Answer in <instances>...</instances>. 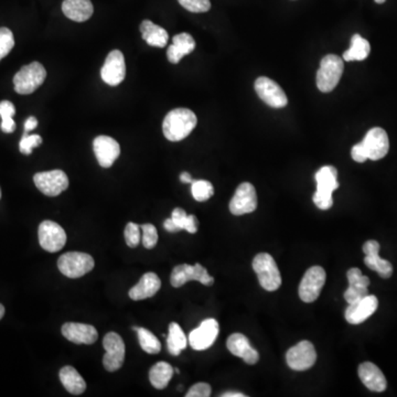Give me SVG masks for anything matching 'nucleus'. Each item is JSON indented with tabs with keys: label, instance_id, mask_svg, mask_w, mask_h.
Masks as SVG:
<instances>
[{
	"label": "nucleus",
	"instance_id": "nucleus-25",
	"mask_svg": "<svg viewBox=\"0 0 397 397\" xmlns=\"http://www.w3.org/2000/svg\"><path fill=\"white\" fill-rule=\"evenodd\" d=\"M359 376L362 383L373 392H383L387 389V382L383 372L374 363L364 362L359 366Z\"/></svg>",
	"mask_w": 397,
	"mask_h": 397
},
{
	"label": "nucleus",
	"instance_id": "nucleus-7",
	"mask_svg": "<svg viewBox=\"0 0 397 397\" xmlns=\"http://www.w3.org/2000/svg\"><path fill=\"white\" fill-rule=\"evenodd\" d=\"M95 262L91 255L82 251H69L62 255L58 260V267L64 276L79 278L90 273Z\"/></svg>",
	"mask_w": 397,
	"mask_h": 397
},
{
	"label": "nucleus",
	"instance_id": "nucleus-41",
	"mask_svg": "<svg viewBox=\"0 0 397 397\" xmlns=\"http://www.w3.org/2000/svg\"><path fill=\"white\" fill-rule=\"evenodd\" d=\"M183 8L190 13H207L211 9L210 0H178Z\"/></svg>",
	"mask_w": 397,
	"mask_h": 397
},
{
	"label": "nucleus",
	"instance_id": "nucleus-3",
	"mask_svg": "<svg viewBox=\"0 0 397 397\" xmlns=\"http://www.w3.org/2000/svg\"><path fill=\"white\" fill-rule=\"evenodd\" d=\"M317 190L313 194V203L319 209L329 210L334 204L332 194L339 188L338 182V171L332 166H325L316 173Z\"/></svg>",
	"mask_w": 397,
	"mask_h": 397
},
{
	"label": "nucleus",
	"instance_id": "nucleus-42",
	"mask_svg": "<svg viewBox=\"0 0 397 397\" xmlns=\"http://www.w3.org/2000/svg\"><path fill=\"white\" fill-rule=\"evenodd\" d=\"M212 389L208 383H196L185 394L187 397H209Z\"/></svg>",
	"mask_w": 397,
	"mask_h": 397
},
{
	"label": "nucleus",
	"instance_id": "nucleus-6",
	"mask_svg": "<svg viewBox=\"0 0 397 397\" xmlns=\"http://www.w3.org/2000/svg\"><path fill=\"white\" fill-rule=\"evenodd\" d=\"M253 270L265 290L275 291L281 287V273L272 255L268 253L257 254L253 260Z\"/></svg>",
	"mask_w": 397,
	"mask_h": 397
},
{
	"label": "nucleus",
	"instance_id": "nucleus-30",
	"mask_svg": "<svg viewBox=\"0 0 397 397\" xmlns=\"http://www.w3.org/2000/svg\"><path fill=\"white\" fill-rule=\"evenodd\" d=\"M64 389L73 395H81L86 389V383L81 374L73 366H64L59 374Z\"/></svg>",
	"mask_w": 397,
	"mask_h": 397
},
{
	"label": "nucleus",
	"instance_id": "nucleus-26",
	"mask_svg": "<svg viewBox=\"0 0 397 397\" xmlns=\"http://www.w3.org/2000/svg\"><path fill=\"white\" fill-rule=\"evenodd\" d=\"M162 281L155 273H146L141 281L130 290V299L143 300L151 298L160 290Z\"/></svg>",
	"mask_w": 397,
	"mask_h": 397
},
{
	"label": "nucleus",
	"instance_id": "nucleus-11",
	"mask_svg": "<svg viewBox=\"0 0 397 397\" xmlns=\"http://www.w3.org/2000/svg\"><path fill=\"white\" fill-rule=\"evenodd\" d=\"M326 272L321 266H313L306 272L299 285V297L304 302H313L318 299L321 289L326 283Z\"/></svg>",
	"mask_w": 397,
	"mask_h": 397
},
{
	"label": "nucleus",
	"instance_id": "nucleus-16",
	"mask_svg": "<svg viewBox=\"0 0 397 397\" xmlns=\"http://www.w3.org/2000/svg\"><path fill=\"white\" fill-rule=\"evenodd\" d=\"M220 327L215 319H205L201 325L194 330L191 331L189 336V343L192 349L196 351H203L213 345L217 336H219Z\"/></svg>",
	"mask_w": 397,
	"mask_h": 397
},
{
	"label": "nucleus",
	"instance_id": "nucleus-15",
	"mask_svg": "<svg viewBox=\"0 0 397 397\" xmlns=\"http://www.w3.org/2000/svg\"><path fill=\"white\" fill-rule=\"evenodd\" d=\"M257 208V194L254 185L244 182L238 185L230 202V211L233 215H249Z\"/></svg>",
	"mask_w": 397,
	"mask_h": 397
},
{
	"label": "nucleus",
	"instance_id": "nucleus-36",
	"mask_svg": "<svg viewBox=\"0 0 397 397\" xmlns=\"http://www.w3.org/2000/svg\"><path fill=\"white\" fill-rule=\"evenodd\" d=\"M191 192L196 201L204 202L208 201L215 194V188L209 181L194 180L191 183Z\"/></svg>",
	"mask_w": 397,
	"mask_h": 397
},
{
	"label": "nucleus",
	"instance_id": "nucleus-1",
	"mask_svg": "<svg viewBox=\"0 0 397 397\" xmlns=\"http://www.w3.org/2000/svg\"><path fill=\"white\" fill-rule=\"evenodd\" d=\"M389 150V136L383 128L374 127L366 132V137L361 143L353 146L351 150L355 162L362 164L368 159L376 162L387 156Z\"/></svg>",
	"mask_w": 397,
	"mask_h": 397
},
{
	"label": "nucleus",
	"instance_id": "nucleus-19",
	"mask_svg": "<svg viewBox=\"0 0 397 397\" xmlns=\"http://www.w3.org/2000/svg\"><path fill=\"white\" fill-rule=\"evenodd\" d=\"M379 307V300L374 295H368L355 304H350L345 309L344 317L351 325H360L375 313Z\"/></svg>",
	"mask_w": 397,
	"mask_h": 397
},
{
	"label": "nucleus",
	"instance_id": "nucleus-43",
	"mask_svg": "<svg viewBox=\"0 0 397 397\" xmlns=\"http://www.w3.org/2000/svg\"><path fill=\"white\" fill-rule=\"evenodd\" d=\"M37 126V118L33 116H30L29 118L26 119V122L24 123V132H31V130H36Z\"/></svg>",
	"mask_w": 397,
	"mask_h": 397
},
{
	"label": "nucleus",
	"instance_id": "nucleus-18",
	"mask_svg": "<svg viewBox=\"0 0 397 397\" xmlns=\"http://www.w3.org/2000/svg\"><path fill=\"white\" fill-rule=\"evenodd\" d=\"M93 149L98 159V164L103 168L113 166L120 155V147L114 138L101 135L93 141Z\"/></svg>",
	"mask_w": 397,
	"mask_h": 397
},
{
	"label": "nucleus",
	"instance_id": "nucleus-46",
	"mask_svg": "<svg viewBox=\"0 0 397 397\" xmlns=\"http://www.w3.org/2000/svg\"><path fill=\"white\" fill-rule=\"evenodd\" d=\"M3 316H5V307L0 304V319H3Z\"/></svg>",
	"mask_w": 397,
	"mask_h": 397
},
{
	"label": "nucleus",
	"instance_id": "nucleus-4",
	"mask_svg": "<svg viewBox=\"0 0 397 397\" xmlns=\"http://www.w3.org/2000/svg\"><path fill=\"white\" fill-rule=\"evenodd\" d=\"M45 77L47 71L39 62H32L22 66L13 77L15 91L22 95H29L43 84Z\"/></svg>",
	"mask_w": 397,
	"mask_h": 397
},
{
	"label": "nucleus",
	"instance_id": "nucleus-29",
	"mask_svg": "<svg viewBox=\"0 0 397 397\" xmlns=\"http://www.w3.org/2000/svg\"><path fill=\"white\" fill-rule=\"evenodd\" d=\"M143 39L147 45L155 48H164L168 43L169 35L162 26H157L150 20H143L141 24Z\"/></svg>",
	"mask_w": 397,
	"mask_h": 397
},
{
	"label": "nucleus",
	"instance_id": "nucleus-39",
	"mask_svg": "<svg viewBox=\"0 0 397 397\" xmlns=\"http://www.w3.org/2000/svg\"><path fill=\"white\" fill-rule=\"evenodd\" d=\"M141 226L136 223L130 222L125 228V240L128 247L135 249L141 243Z\"/></svg>",
	"mask_w": 397,
	"mask_h": 397
},
{
	"label": "nucleus",
	"instance_id": "nucleus-22",
	"mask_svg": "<svg viewBox=\"0 0 397 397\" xmlns=\"http://www.w3.org/2000/svg\"><path fill=\"white\" fill-rule=\"evenodd\" d=\"M226 347L232 355L242 357L244 362L249 366H254L260 360V355L256 349L251 347L249 339L244 334H233L228 336Z\"/></svg>",
	"mask_w": 397,
	"mask_h": 397
},
{
	"label": "nucleus",
	"instance_id": "nucleus-20",
	"mask_svg": "<svg viewBox=\"0 0 397 397\" xmlns=\"http://www.w3.org/2000/svg\"><path fill=\"white\" fill-rule=\"evenodd\" d=\"M363 251L366 254L364 263L370 270H374L379 274L382 278H389L393 274V266L389 260H384L380 257V244L379 242L371 241L366 242L363 245Z\"/></svg>",
	"mask_w": 397,
	"mask_h": 397
},
{
	"label": "nucleus",
	"instance_id": "nucleus-32",
	"mask_svg": "<svg viewBox=\"0 0 397 397\" xmlns=\"http://www.w3.org/2000/svg\"><path fill=\"white\" fill-rule=\"evenodd\" d=\"M371 52V45L368 40L361 37L360 35H355L351 39V47L349 50L343 53L344 61H363L368 58Z\"/></svg>",
	"mask_w": 397,
	"mask_h": 397
},
{
	"label": "nucleus",
	"instance_id": "nucleus-44",
	"mask_svg": "<svg viewBox=\"0 0 397 397\" xmlns=\"http://www.w3.org/2000/svg\"><path fill=\"white\" fill-rule=\"evenodd\" d=\"M180 181L183 183H192L194 180L189 172H182L180 175Z\"/></svg>",
	"mask_w": 397,
	"mask_h": 397
},
{
	"label": "nucleus",
	"instance_id": "nucleus-17",
	"mask_svg": "<svg viewBox=\"0 0 397 397\" xmlns=\"http://www.w3.org/2000/svg\"><path fill=\"white\" fill-rule=\"evenodd\" d=\"M101 77L106 84L117 86L126 77V64L124 54L119 50H113L109 53L105 63L101 70Z\"/></svg>",
	"mask_w": 397,
	"mask_h": 397
},
{
	"label": "nucleus",
	"instance_id": "nucleus-23",
	"mask_svg": "<svg viewBox=\"0 0 397 397\" xmlns=\"http://www.w3.org/2000/svg\"><path fill=\"white\" fill-rule=\"evenodd\" d=\"M64 338L77 344H93L98 340L95 327L85 323L66 322L62 327Z\"/></svg>",
	"mask_w": 397,
	"mask_h": 397
},
{
	"label": "nucleus",
	"instance_id": "nucleus-13",
	"mask_svg": "<svg viewBox=\"0 0 397 397\" xmlns=\"http://www.w3.org/2000/svg\"><path fill=\"white\" fill-rule=\"evenodd\" d=\"M39 243L49 253H56L61 251L66 243L65 231L61 225L53 221H43L39 225Z\"/></svg>",
	"mask_w": 397,
	"mask_h": 397
},
{
	"label": "nucleus",
	"instance_id": "nucleus-38",
	"mask_svg": "<svg viewBox=\"0 0 397 397\" xmlns=\"http://www.w3.org/2000/svg\"><path fill=\"white\" fill-rule=\"evenodd\" d=\"M42 143V138L40 135H29L28 132H24L22 141L19 143L20 153L24 155H30L33 148H37Z\"/></svg>",
	"mask_w": 397,
	"mask_h": 397
},
{
	"label": "nucleus",
	"instance_id": "nucleus-31",
	"mask_svg": "<svg viewBox=\"0 0 397 397\" xmlns=\"http://www.w3.org/2000/svg\"><path fill=\"white\" fill-rule=\"evenodd\" d=\"M173 368L167 362H158L149 371V381L157 389H164L168 387L172 375Z\"/></svg>",
	"mask_w": 397,
	"mask_h": 397
},
{
	"label": "nucleus",
	"instance_id": "nucleus-5",
	"mask_svg": "<svg viewBox=\"0 0 397 397\" xmlns=\"http://www.w3.org/2000/svg\"><path fill=\"white\" fill-rule=\"evenodd\" d=\"M343 59L336 54H328L321 60L317 72V86L322 93H330L339 84L343 75Z\"/></svg>",
	"mask_w": 397,
	"mask_h": 397
},
{
	"label": "nucleus",
	"instance_id": "nucleus-8",
	"mask_svg": "<svg viewBox=\"0 0 397 397\" xmlns=\"http://www.w3.org/2000/svg\"><path fill=\"white\" fill-rule=\"evenodd\" d=\"M191 281H200L204 286H212L215 283V278L210 276L208 270L200 264L178 265L172 270L170 283L176 288H179Z\"/></svg>",
	"mask_w": 397,
	"mask_h": 397
},
{
	"label": "nucleus",
	"instance_id": "nucleus-35",
	"mask_svg": "<svg viewBox=\"0 0 397 397\" xmlns=\"http://www.w3.org/2000/svg\"><path fill=\"white\" fill-rule=\"evenodd\" d=\"M15 114H16V109L11 102H0V117H1L0 127L6 134H10L16 130V123L13 119Z\"/></svg>",
	"mask_w": 397,
	"mask_h": 397
},
{
	"label": "nucleus",
	"instance_id": "nucleus-40",
	"mask_svg": "<svg viewBox=\"0 0 397 397\" xmlns=\"http://www.w3.org/2000/svg\"><path fill=\"white\" fill-rule=\"evenodd\" d=\"M141 228L143 231V247L147 249H154L158 243V232L155 225L148 223V224L141 225Z\"/></svg>",
	"mask_w": 397,
	"mask_h": 397
},
{
	"label": "nucleus",
	"instance_id": "nucleus-33",
	"mask_svg": "<svg viewBox=\"0 0 397 397\" xmlns=\"http://www.w3.org/2000/svg\"><path fill=\"white\" fill-rule=\"evenodd\" d=\"M188 340L185 338V332H183L181 327L177 322H171L169 326V334L167 338L168 351L170 355H180L181 351L187 348Z\"/></svg>",
	"mask_w": 397,
	"mask_h": 397
},
{
	"label": "nucleus",
	"instance_id": "nucleus-47",
	"mask_svg": "<svg viewBox=\"0 0 397 397\" xmlns=\"http://www.w3.org/2000/svg\"><path fill=\"white\" fill-rule=\"evenodd\" d=\"M387 0H375L376 3H384Z\"/></svg>",
	"mask_w": 397,
	"mask_h": 397
},
{
	"label": "nucleus",
	"instance_id": "nucleus-24",
	"mask_svg": "<svg viewBox=\"0 0 397 397\" xmlns=\"http://www.w3.org/2000/svg\"><path fill=\"white\" fill-rule=\"evenodd\" d=\"M164 228L170 233H177V232L185 230L189 233L194 234L198 231V220L194 215H188L185 210L176 208L172 211L171 217L164 221Z\"/></svg>",
	"mask_w": 397,
	"mask_h": 397
},
{
	"label": "nucleus",
	"instance_id": "nucleus-21",
	"mask_svg": "<svg viewBox=\"0 0 397 397\" xmlns=\"http://www.w3.org/2000/svg\"><path fill=\"white\" fill-rule=\"evenodd\" d=\"M347 277L349 287L344 293V299L347 300L348 304H355L368 296V287L370 285L368 276L362 275L359 268H351L348 270Z\"/></svg>",
	"mask_w": 397,
	"mask_h": 397
},
{
	"label": "nucleus",
	"instance_id": "nucleus-27",
	"mask_svg": "<svg viewBox=\"0 0 397 397\" xmlns=\"http://www.w3.org/2000/svg\"><path fill=\"white\" fill-rule=\"evenodd\" d=\"M196 49V41L189 33H179L172 39V45L167 51V58L170 63L177 64L181 61L183 56Z\"/></svg>",
	"mask_w": 397,
	"mask_h": 397
},
{
	"label": "nucleus",
	"instance_id": "nucleus-14",
	"mask_svg": "<svg viewBox=\"0 0 397 397\" xmlns=\"http://www.w3.org/2000/svg\"><path fill=\"white\" fill-rule=\"evenodd\" d=\"M317 360L313 344L309 341H300L290 348L286 355L287 364L291 370L306 371L311 368Z\"/></svg>",
	"mask_w": 397,
	"mask_h": 397
},
{
	"label": "nucleus",
	"instance_id": "nucleus-34",
	"mask_svg": "<svg viewBox=\"0 0 397 397\" xmlns=\"http://www.w3.org/2000/svg\"><path fill=\"white\" fill-rule=\"evenodd\" d=\"M141 349L149 355H158L162 351V343L151 331L138 327L136 330Z\"/></svg>",
	"mask_w": 397,
	"mask_h": 397
},
{
	"label": "nucleus",
	"instance_id": "nucleus-10",
	"mask_svg": "<svg viewBox=\"0 0 397 397\" xmlns=\"http://www.w3.org/2000/svg\"><path fill=\"white\" fill-rule=\"evenodd\" d=\"M103 347L105 349L104 368L109 372H116L122 368L125 361V343L122 336L116 332H109L104 336Z\"/></svg>",
	"mask_w": 397,
	"mask_h": 397
},
{
	"label": "nucleus",
	"instance_id": "nucleus-48",
	"mask_svg": "<svg viewBox=\"0 0 397 397\" xmlns=\"http://www.w3.org/2000/svg\"><path fill=\"white\" fill-rule=\"evenodd\" d=\"M0 198H1V190H0Z\"/></svg>",
	"mask_w": 397,
	"mask_h": 397
},
{
	"label": "nucleus",
	"instance_id": "nucleus-37",
	"mask_svg": "<svg viewBox=\"0 0 397 397\" xmlns=\"http://www.w3.org/2000/svg\"><path fill=\"white\" fill-rule=\"evenodd\" d=\"M15 47V38H13V32L6 26L0 28V61L5 56H8L10 51Z\"/></svg>",
	"mask_w": 397,
	"mask_h": 397
},
{
	"label": "nucleus",
	"instance_id": "nucleus-45",
	"mask_svg": "<svg viewBox=\"0 0 397 397\" xmlns=\"http://www.w3.org/2000/svg\"><path fill=\"white\" fill-rule=\"evenodd\" d=\"M247 395L238 392H226L222 394V397H245Z\"/></svg>",
	"mask_w": 397,
	"mask_h": 397
},
{
	"label": "nucleus",
	"instance_id": "nucleus-2",
	"mask_svg": "<svg viewBox=\"0 0 397 397\" xmlns=\"http://www.w3.org/2000/svg\"><path fill=\"white\" fill-rule=\"evenodd\" d=\"M198 118L189 109H175L169 111L162 123L164 137L170 141H180L196 128Z\"/></svg>",
	"mask_w": 397,
	"mask_h": 397
},
{
	"label": "nucleus",
	"instance_id": "nucleus-12",
	"mask_svg": "<svg viewBox=\"0 0 397 397\" xmlns=\"http://www.w3.org/2000/svg\"><path fill=\"white\" fill-rule=\"evenodd\" d=\"M254 86L257 95L270 107L283 109L288 104L286 93L273 79L266 77H258Z\"/></svg>",
	"mask_w": 397,
	"mask_h": 397
},
{
	"label": "nucleus",
	"instance_id": "nucleus-28",
	"mask_svg": "<svg viewBox=\"0 0 397 397\" xmlns=\"http://www.w3.org/2000/svg\"><path fill=\"white\" fill-rule=\"evenodd\" d=\"M62 11L70 20L84 22L93 16L94 7L91 0H64Z\"/></svg>",
	"mask_w": 397,
	"mask_h": 397
},
{
	"label": "nucleus",
	"instance_id": "nucleus-9",
	"mask_svg": "<svg viewBox=\"0 0 397 397\" xmlns=\"http://www.w3.org/2000/svg\"><path fill=\"white\" fill-rule=\"evenodd\" d=\"M33 181L36 187L48 196H58L69 187V178L62 170L38 172L33 177Z\"/></svg>",
	"mask_w": 397,
	"mask_h": 397
}]
</instances>
